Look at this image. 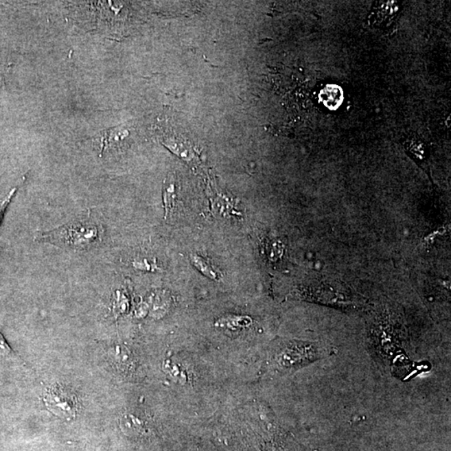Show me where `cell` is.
Instances as JSON below:
<instances>
[{"label": "cell", "mask_w": 451, "mask_h": 451, "mask_svg": "<svg viewBox=\"0 0 451 451\" xmlns=\"http://www.w3.org/2000/svg\"><path fill=\"white\" fill-rule=\"evenodd\" d=\"M17 188H14L11 190L10 194H8L5 198L0 200V225H1L3 216L5 214L8 207H9L11 200H12L15 194H16Z\"/></svg>", "instance_id": "obj_9"}, {"label": "cell", "mask_w": 451, "mask_h": 451, "mask_svg": "<svg viewBox=\"0 0 451 451\" xmlns=\"http://www.w3.org/2000/svg\"><path fill=\"white\" fill-rule=\"evenodd\" d=\"M163 198L165 218L168 217L170 213H172L173 207H174V202L176 198L175 186L172 183H170L167 185V186H165Z\"/></svg>", "instance_id": "obj_7"}, {"label": "cell", "mask_w": 451, "mask_h": 451, "mask_svg": "<svg viewBox=\"0 0 451 451\" xmlns=\"http://www.w3.org/2000/svg\"><path fill=\"white\" fill-rule=\"evenodd\" d=\"M102 229L90 216L38 235L37 240L73 251H88L102 240Z\"/></svg>", "instance_id": "obj_1"}, {"label": "cell", "mask_w": 451, "mask_h": 451, "mask_svg": "<svg viewBox=\"0 0 451 451\" xmlns=\"http://www.w3.org/2000/svg\"><path fill=\"white\" fill-rule=\"evenodd\" d=\"M45 404L52 413L65 419L74 418L78 408L76 395L60 385L49 389L45 397Z\"/></svg>", "instance_id": "obj_3"}, {"label": "cell", "mask_w": 451, "mask_h": 451, "mask_svg": "<svg viewBox=\"0 0 451 451\" xmlns=\"http://www.w3.org/2000/svg\"><path fill=\"white\" fill-rule=\"evenodd\" d=\"M132 267L139 271L144 272H161L163 271L157 265L156 259H149L148 257H138L132 262Z\"/></svg>", "instance_id": "obj_5"}, {"label": "cell", "mask_w": 451, "mask_h": 451, "mask_svg": "<svg viewBox=\"0 0 451 451\" xmlns=\"http://www.w3.org/2000/svg\"><path fill=\"white\" fill-rule=\"evenodd\" d=\"M191 261L192 264H194L200 273H203L204 275L209 277L211 279L219 280L220 273L215 269L213 266L211 265L209 262L204 259V258L200 256L196 255V254L192 256Z\"/></svg>", "instance_id": "obj_4"}, {"label": "cell", "mask_w": 451, "mask_h": 451, "mask_svg": "<svg viewBox=\"0 0 451 451\" xmlns=\"http://www.w3.org/2000/svg\"><path fill=\"white\" fill-rule=\"evenodd\" d=\"M122 429L126 434L137 435L141 432L142 426L138 419L126 415L122 419Z\"/></svg>", "instance_id": "obj_6"}, {"label": "cell", "mask_w": 451, "mask_h": 451, "mask_svg": "<svg viewBox=\"0 0 451 451\" xmlns=\"http://www.w3.org/2000/svg\"><path fill=\"white\" fill-rule=\"evenodd\" d=\"M287 347L283 350L282 356H279V364L285 369L300 368L329 354L326 346L320 343H299Z\"/></svg>", "instance_id": "obj_2"}, {"label": "cell", "mask_w": 451, "mask_h": 451, "mask_svg": "<svg viewBox=\"0 0 451 451\" xmlns=\"http://www.w3.org/2000/svg\"><path fill=\"white\" fill-rule=\"evenodd\" d=\"M252 323V319L248 317H232L226 319L218 320L217 325L227 326L230 329L249 326Z\"/></svg>", "instance_id": "obj_8"}, {"label": "cell", "mask_w": 451, "mask_h": 451, "mask_svg": "<svg viewBox=\"0 0 451 451\" xmlns=\"http://www.w3.org/2000/svg\"><path fill=\"white\" fill-rule=\"evenodd\" d=\"M11 353H12V350H11L5 339L0 334V357L10 356Z\"/></svg>", "instance_id": "obj_11"}, {"label": "cell", "mask_w": 451, "mask_h": 451, "mask_svg": "<svg viewBox=\"0 0 451 451\" xmlns=\"http://www.w3.org/2000/svg\"><path fill=\"white\" fill-rule=\"evenodd\" d=\"M115 310L117 311V313H123L126 308V299L125 296L121 292H117V298L115 301Z\"/></svg>", "instance_id": "obj_10"}]
</instances>
